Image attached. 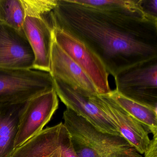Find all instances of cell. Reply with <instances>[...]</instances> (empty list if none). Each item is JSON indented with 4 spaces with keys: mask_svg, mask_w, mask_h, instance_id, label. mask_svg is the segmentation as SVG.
I'll return each instance as SVG.
<instances>
[{
    "mask_svg": "<svg viewBox=\"0 0 157 157\" xmlns=\"http://www.w3.org/2000/svg\"><path fill=\"white\" fill-rule=\"evenodd\" d=\"M52 25L71 34L101 60L108 74L157 58V18L143 10L141 0H125L99 9L78 0H57Z\"/></svg>",
    "mask_w": 157,
    "mask_h": 157,
    "instance_id": "cell-1",
    "label": "cell"
},
{
    "mask_svg": "<svg viewBox=\"0 0 157 157\" xmlns=\"http://www.w3.org/2000/svg\"><path fill=\"white\" fill-rule=\"evenodd\" d=\"M63 118L78 157H144L122 136L101 132L70 109Z\"/></svg>",
    "mask_w": 157,
    "mask_h": 157,
    "instance_id": "cell-2",
    "label": "cell"
},
{
    "mask_svg": "<svg viewBox=\"0 0 157 157\" xmlns=\"http://www.w3.org/2000/svg\"><path fill=\"white\" fill-rule=\"evenodd\" d=\"M54 89L48 72L0 68V105L25 102Z\"/></svg>",
    "mask_w": 157,
    "mask_h": 157,
    "instance_id": "cell-3",
    "label": "cell"
},
{
    "mask_svg": "<svg viewBox=\"0 0 157 157\" xmlns=\"http://www.w3.org/2000/svg\"><path fill=\"white\" fill-rule=\"evenodd\" d=\"M114 78L119 94L157 110V58L130 66Z\"/></svg>",
    "mask_w": 157,
    "mask_h": 157,
    "instance_id": "cell-4",
    "label": "cell"
},
{
    "mask_svg": "<svg viewBox=\"0 0 157 157\" xmlns=\"http://www.w3.org/2000/svg\"><path fill=\"white\" fill-rule=\"evenodd\" d=\"M55 42L87 74L99 95L111 92L108 74L99 57L82 41L71 34L53 26Z\"/></svg>",
    "mask_w": 157,
    "mask_h": 157,
    "instance_id": "cell-5",
    "label": "cell"
},
{
    "mask_svg": "<svg viewBox=\"0 0 157 157\" xmlns=\"http://www.w3.org/2000/svg\"><path fill=\"white\" fill-rule=\"evenodd\" d=\"M89 98L110 119L121 136L140 154H144L151 140L147 130L107 94H92Z\"/></svg>",
    "mask_w": 157,
    "mask_h": 157,
    "instance_id": "cell-6",
    "label": "cell"
},
{
    "mask_svg": "<svg viewBox=\"0 0 157 157\" xmlns=\"http://www.w3.org/2000/svg\"><path fill=\"white\" fill-rule=\"evenodd\" d=\"M58 106L55 89L28 101L20 121L15 148L41 132L50 121Z\"/></svg>",
    "mask_w": 157,
    "mask_h": 157,
    "instance_id": "cell-7",
    "label": "cell"
},
{
    "mask_svg": "<svg viewBox=\"0 0 157 157\" xmlns=\"http://www.w3.org/2000/svg\"><path fill=\"white\" fill-rule=\"evenodd\" d=\"M53 79L57 96L67 108L86 119L101 132L121 136L114 125L90 100L89 96L84 95L61 81Z\"/></svg>",
    "mask_w": 157,
    "mask_h": 157,
    "instance_id": "cell-8",
    "label": "cell"
},
{
    "mask_svg": "<svg viewBox=\"0 0 157 157\" xmlns=\"http://www.w3.org/2000/svg\"><path fill=\"white\" fill-rule=\"evenodd\" d=\"M35 56L24 31L0 23V68L33 69Z\"/></svg>",
    "mask_w": 157,
    "mask_h": 157,
    "instance_id": "cell-9",
    "label": "cell"
},
{
    "mask_svg": "<svg viewBox=\"0 0 157 157\" xmlns=\"http://www.w3.org/2000/svg\"><path fill=\"white\" fill-rule=\"evenodd\" d=\"M50 13L41 18L26 16L23 27L34 54L33 69L49 73L54 40Z\"/></svg>",
    "mask_w": 157,
    "mask_h": 157,
    "instance_id": "cell-10",
    "label": "cell"
},
{
    "mask_svg": "<svg viewBox=\"0 0 157 157\" xmlns=\"http://www.w3.org/2000/svg\"><path fill=\"white\" fill-rule=\"evenodd\" d=\"M50 74L53 78L61 81L84 95L99 94L94 84L84 71L59 47L55 40L51 51Z\"/></svg>",
    "mask_w": 157,
    "mask_h": 157,
    "instance_id": "cell-11",
    "label": "cell"
},
{
    "mask_svg": "<svg viewBox=\"0 0 157 157\" xmlns=\"http://www.w3.org/2000/svg\"><path fill=\"white\" fill-rule=\"evenodd\" d=\"M28 102L0 105V157H10L14 151L21 117Z\"/></svg>",
    "mask_w": 157,
    "mask_h": 157,
    "instance_id": "cell-12",
    "label": "cell"
},
{
    "mask_svg": "<svg viewBox=\"0 0 157 157\" xmlns=\"http://www.w3.org/2000/svg\"><path fill=\"white\" fill-rule=\"evenodd\" d=\"M107 95L132 116L153 136H157V110L131 101L115 90Z\"/></svg>",
    "mask_w": 157,
    "mask_h": 157,
    "instance_id": "cell-13",
    "label": "cell"
},
{
    "mask_svg": "<svg viewBox=\"0 0 157 157\" xmlns=\"http://www.w3.org/2000/svg\"><path fill=\"white\" fill-rule=\"evenodd\" d=\"M25 17L21 0H0V23L23 31Z\"/></svg>",
    "mask_w": 157,
    "mask_h": 157,
    "instance_id": "cell-14",
    "label": "cell"
},
{
    "mask_svg": "<svg viewBox=\"0 0 157 157\" xmlns=\"http://www.w3.org/2000/svg\"><path fill=\"white\" fill-rule=\"evenodd\" d=\"M26 16L41 18L51 12L57 5V0H21Z\"/></svg>",
    "mask_w": 157,
    "mask_h": 157,
    "instance_id": "cell-15",
    "label": "cell"
},
{
    "mask_svg": "<svg viewBox=\"0 0 157 157\" xmlns=\"http://www.w3.org/2000/svg\"><path fill=\"white\" fill-rule=\"evenodd\" d=\"M141 5L145 13L157 18V0H141Z\"/></svg>",
    "mask_w": 157,
    "mask_h": 157,
    "instance_id": "cell-16",
    "label": "cell"
},
{
    "mask_svg": "<svg viewBox=\"0 0 157 157\" xmlns=\"http://www.w3.org/2000/svg\"><path fill=\"white\" fill-rule=\"evenodd\" d=\"M143 154L144 157H157V136H153V138L150 140Z\"/></svg>",
    "mask_w": 157,
    "mask_h": 157,
    "instance_id": "cell-17",
    "label": "cell"
},
{
    "mask_svg": "<svg viewBox=\"0 0 157 157\" xmlns=\"http://www.w3.org/2000/svg\"><path fill=\"white\" fill-rule=\"evenodd\" d=\"M59 133V134L58 140L56 147L55 148L52 156L50 157H60V134Z\"/></svg>",
    "mask_w": 157,
    "mask_h": 157,
    "instance_id": "cell-18",
    "label": "cell"
}]
</instances>
